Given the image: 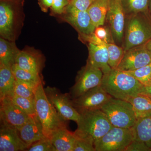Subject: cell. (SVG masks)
<instances>
[{"label": "cell", "instance_id": "obj_1", "mask_svg": "<svg viewBox=\"0 0 151 151\" xmlns=\"http://www.w3.org/2000/svg\"><path fill=\"white\" fill-rule=\"evenodd\" d=\"M101 86L111 97L126 101L142 92L144 88L132 76L117 69L103 74Z\"/></svg>", "mask_w": 151, "mask_h": 151}, {"label": "cell", "instance_id": "obj_2", "mask_svg": "<svg viewBox=\"0 0 151 151\" xmlns=\"http://www.w3.org/2000/svg\"><path fill=\"white\" fill-rule=\"evenodd\" d=\"M151 39V16L148 11L127 16L122 47L126 51L145 44Z\"/></svg>", "mask_w": 151, "mask_h": 151}, {"label": "cell", "instance_id": "obj_3", "mask_svg": "<svg viewBox=\"0 0 151 151\" xmlns=\"http://www.w3.org/2000/svg\"><path fill=\"white\" fill-rule=\"evenodd\" d=\"M35 99L36 112L42 125L45 137L50 138L55 130L66 127L67 121L59 115L50 102L45 92L42 83L36 89Z\"/></svg>", "mask_w": 151, "mask_h": 151}, {"label": "cell", "instance_id": "obj_4", "mask_svg": "<svg viewBox=\"0 0 151 151\" xmlns=\"http://www.w3.org/2000/svg\"><path fill=\"white\" fill-rule=\"evenodd\" d=\"M79 113L80 117L76 123L77 129L74 132L76 136L92 138L95 143L113 127L101 109Z\"/></svg>", "mask_w": 151, "mask_h": 151}, {"label": "cell", "instance_id": "obj_5", "mask_svg": "<svg viewBox=\"0 0 151 151\" xmlns=\"http://www.w3.org/2000/svg\"><path fill=\"white\" fill-rule=\"evenodd\" d=\"M101 110L113 127L132 129L137 122L133 106L126 100L111 97Z\"/></svg>", "mask_w": 151, "mask_h": 151}, {"label": "cell", "instance_id": "obj_6", "mask_svg": "<svg viewBox=\"0 0 151 151\" xmlns=\"http://www.w3.org/2000/svg\"><path fill=\"white\" fill-rule=\"evenodd\" d=\"M135 139L133 129L113 127L94 143L95 151H126Z\"/></svg>", "mask_w": 151, "mask_h": 151}, {"label": "cell", "instance_id": "obj_7", "mask_svg": "<svg viewBox=\"0 0 151 151\" xmlns=\"http://www.w3.org/2000/svg\"><path fill=\"white\" fill-rule=\"evenodd\" d=\"M103 73L100 68L94 67L87 61L86 65L78 71L75 83L69 93L71 99L77 98L88 90L100 86Z\"/></svg>", "mask_w": 151, "mask_h": 151}, {"label": "cell", "instance_id": "obj_8", "mask_svg": "<svg viewBox=\"0 0 151 151\" xmlns=\"http://www.w3.org/2000/svg\"><path fill=\"white\" fill-rule=\"evenodd\" d=\"M22 0H1L0 34L1 37L14 41L17 9L22 5Z\"/></svg>", "mask_w": 151, "mask_h": 151}, {"label": "cell", "instance_id": "obj_9", "mask_svg": "<svg viewBox=\"0 0 151 151\" xmlns=\"http://www.w3.org/2000/svg\"><path fill=\"white\" fill-rule=\"evenodd\" d=\"M125 14L121 0H110L106 21L113 42L122 47L126 24Z\"/></svg>", "mask_w": 151, "mask_h": 151}, {"label": "cell", "instance_id": "obj_10", "mask_svg": "<svg viewBox=\"0 0 151 151\" xmlns=\"http://www.w3.org/2000/svg\"><path fill=\"white\" fill-rule=\"evenodd\" d=\"M44 90L50 102L64 120L78 122L80 113L73 106L70 94H63L59 89L51 86H47Z\"/></svg>", "mask_w": 151, "mask_h": 151}, {"label": "cell", "instance_id": "obj_11", "mask_svg": "<svg viewBox=\"0 0 151 151\" xmlns=\"http://www.w3.org/2000/svg\"><path fill=\"white\" fill-rule=\"evenodd\" d=\"M111 97L100 85L88 90L77 98L72 99V102L73 106L79 113L85 111L100 110Z\"/></svg>", "mask_w": 151, "mask_h": 151}, {"label": "cell", "instance_id": "obj_12", "mask_svg": "<svg viewBox=\"0 0 151 151\" xmlns=\"http://www.w3.org/2000/svg\"><path fill=\"white\" fill-rule=\"evenodd\" d=\"M151 63V52L145 44L129 49L125 53L117 69L130 71L138 69Z\"/></svg>", "mask_w": 151, "mask_h": 151}, {"label": "cell", "instance_id": "obj_13", "mask_svg": "<svg viewBox=\"0 0 151 151\" xmlns=\"http://www.w3.org/2000/svg\"><path fill=\"white\" fill-rule=\"evenodd\" d=\"M63 18L79 32L80 35L92 34L96 27L87 11H81L68 4L65 8Z\"/></svg>", "mask_w": 151, "mask_h": 151}, {"label": "cell", "instance_id": "obj_14", "mask_svg": "<svg viewBox=\"0 0 151 151\" xmlns=\"http://www.w3.org/2000/svg\"><path fill=\"white\" fill-rule=\"evenodd\" d=\"M30 118L14 103L9 97L1 100L0 121L18 130Z\"/></svg>", "mask_w": 151, "mask_h": 151}, {"label": "cell", "instance_id": "obj_15", "mask_svg": "<svg viewBox=\"0 0 151 151\" xmlns=\"http://www.w3.org/2000/svg\"><path fill=\"white\" fill-rule=\"evenodd\" d=\"M28 147L22 140L17 129L1 122L0 151H26Z\"/></svg>", "mask_w": 151, "mask_h": 151}, {"label": "cell", "instance_id": "obj_16", "mask_svg": "<svg viewBox=\"0 0 151 151\" xmlns=\"http://www.w3.org/2000/svg\"><path fill=\"white\" fill-rule=\"evenodd\" d=\"M17 131L22 140L29 147L45 137L37 115L30 117L29 120Z\"/></svg>", "mask_w": 151, "mask_h": 151}, {"label": "cell", "instance_id": "obj_17", "mask_svg": "<svg viewBox=\"0 0 151 151\" xmlns=\"http://www.w3.org/2000/svg\"><path fill=\"white\" fill-rule=\"evenodd\" d=\"M104 42H89V58L87 61L94 67L100 68L103 74H105L110 72L112 68L108 63V52Z\"/></svg>", "mask_w": 151, "mask_h": 151}, {"label": "cell", "instance_id": "obj_18", "mask_svg": "<svg viewBox=\"0 0 151 151\" xmlns=\"http://www.w3.org/2000/svg\"><path fill=\"white\" fill-rule=\"evenodd\" d=\"M50 139L56 151H73L76 137L74 132H70L66 127L55 130Z\"/></svg>", "mask_w": 151, "mask_h": 151}, {"label": "cell", "instance_id": "obj_19", "mask_svg": "<svg viewBox=\"0 0 151 151\" xmlns=\"http://www.w3.org/2000/svg\"><path fill=\"white\" fill-rule=\"evenodd\" d=\"M15 64L22 69L40 75L43 66V61L39 55L22 50L20 51Z\"/></svg>", "mask_w": 151, "mask_h": 151}, {"label": "cell", "instance_id": "obj_20", "mask_svg": "<svg viewBox=\"0 0 151 151\" xmlns=\"http://www.w3.org/2000/svg\"><path fill=\"white\" fill-rule=\"evenodd\" d=\"M127 101L133 106L137 120L151 115V96L149 94L141 92Z\"/></svg>", "mask_w": 151, "mask_h": 151}, {"label": "cell", "instance_id": "obj_21", "mask_svg": "<svg viewBox=\"0 0 151 151\" xmlns=\"http://www.w3.org/2000/svg\"><path fill=\"white\" fill-rule=\"evenodd\" d=\"M16 78L12 68L0 64V100L14 95V87Z\"/></svg>", "mask_w": 151, "mask_h": 151}, {"label": "cell", "instance_id": "obj_22", "mask_svg": "<svg viewBox=\"0 0 151 151\" xmlns=\"http://www.w3.org/2000/svg\"><path fill=\"white\" fill-rule=\"evenodd\" d=\"M20 50L13 41L0 38V64L12 68L15 64Z\"/></svg>", "mask_w": 151, "mask_h": 151}, {"label": "cell", "instance_id": "obj_23", "mask_svg": "<svg viewBox=\"0 0 151 151\" xmlns=\"http://www.w3.org/2000/svg\"><path fill=\"white\" fill-rule=\"evenodd\" d=\"M110 0H94L87 9L95 27L105 24Z\"/></svg>", "mask_w": 151, "mask_h": 151}, {"label": "cell", "instance_id": "obj_24", "mask_svg": "<svg viewBox=\"0 0 151 151\" xmlns=\"http://www.w3.org/2000/svg\"><path fill=\"white\" fill-rule=\"evenodd\" d=\"M132 129L135 139L145 143L151 151V115L137 120Z\"/></svg>", "mask_w": 151, "mask_h": 151}, {"label": "cell", "instance_id": "obj_25", "mask_svg": "<svg viewBox=\"0 0 151 151\" xmlns=\"http://www.w3.org/2000/svg\"><path fill=\"white\" fill-rule=\"evenodd\" d=\"M12 70L16 79L28 83L34 88L42 83L40 75L22 69L16 64L12 66Z\"/></svg>", "mask_w": 151, "mask_h": 151}, {"label": "cell", "instance_id": "obj_26", "mask_svg": "<svg viewBox=\"0 0 151 151\" xmlns=\"http://www.w3.org/2000/svg\"><path fill=\"white\" fill-rule=\"evenodd\" d=\"M108 54V63L112 69H117L125 53L122 47L114 42H104Z\"/></svg>", "mask_w": 151, "mask_h": 151}, {"label": "cell", "instance_id": "obj_27", "mask_svg": "<svg viewBox=\"0 0 151 151\" xmlns=\"http://www.w3.org/2000/svg\"><path fill=\"white\" fill-rule=\"evenodd\" d=\"M121 1L126 16L148 11L149 0H121Z\"/></svg>", "mask_w": 151, "mask_h": 151}, {"label": "cell", "instance_id": "obj_28", "mask_svg": "<svg viewBox=\"0 0 151 151\" xmlns=\"http://www.w3.org/2000/svg\"><path fill=\"white\" fill-rule=\"evenodd\" d=\"M10 98L13 103L21 109L29 117L36 116L35 99L20 97L15 94L12 97Z\"/></svg>", "mask_w": 151, "mask_h": 151}, {"label": "cell", "instance_id": "obj_29", "mask_svg": "<svg viewBox=\"0 0 151 151\" xmlns=\"http://www.w3.org/2000/svg\"><path fill=\"white\" fill-rule=\"evenodd\" d=\"M36 88L29 84L20 80L16 79L14 84V94L25 98L35 99Z\"/></svg>", "mask_w": 151, "mask_h": 151}, {"label": "cell", "instance_id": "obj_30", "mask_svg": "<svg viewBox=\"0 0 151 151\" xmlns=\"http://www.w3.org/2000/svg\"><path fill=\"white\" fill-rule=\"evenodd\" d=\"M125 72L137 79L144 86H146L151 81V63L136 70Z\"/></svg>", "mask_w": 151, "mask_h": 151}, {"label": "cell", "instance_id": "obj_31", "mask_svg": "<svg viewBox=\"0 0 151 151\" xmlns=\"http://www.w3.org/2000/svg\"><path fill=\"white\" fill-rule=\"evenodd\" d=\"M73 151H95L94 141L92 138L76 135Z\"/></svg>", "mask_w": 151, "mask_h": 151}, {"label": "cell", "instance_id": "obj_32", "mask_svg": "<svg viewBox=\"0 0 151 151\" xmlns=\"http://www.w3.org/2000/svg\"><path fill=\"white\" fill-rule=\"evenodd\" d=\"M27 151H56L49 138L45 137L37 141L29 147Z\"/></svg>", "mask_w": 151, "mask_h": 151}, {"label": "cell", "instance_id": "obj_33", "mask_svg": "<svg viewBox=\"0 0 151 151\" xmlns=\"http://www.w3.org/2000/svg\"><path fill=\"white\" fill-rule=\"evenodd\" d=\"M69 4V0H53L51 7L52 11L54 14H62Z\"/></svg>", "mask_w": 151, "mask_h": 151}, {"label": "cell", "instance_id": "obj_34", "mask_svg": "<svg viewBox=\"0 0 151 151\" xmlns=\"http://www.w3.org/2000/svg\"><path fill=\"white\" fill-rule=\"evenodd\" d=\"M94 0H69V4L81 11H87Z\"/></svg>", "mask_w": 151, "mask_h": 151}, {"label": "cell", "instance_id": "obj_35", "mask_svg": "<svg viewBox=\"0 0 151 151\" xmlns=\"http://www.w3.org/2000/svg\"><path fill=\"white\" fill-rule=\"evenodd\" d=\"M151 151L145 143L140 141L134 140L129 146L126 151Z\"/></svg>", "mask_w": 151, "mask_h": 151}, {"label": "cell", "instance_id": "obj_36", "mask_svg": "<svg viewBox=\"0 0 151 151\" xmlns=\"http://www.w3.org/2000/svg\"><path fill=\"white\" fill-rule=\"evenodd\" d=\"M94 33L97 37L105 42H109L108 38V31L106 28L103 26L98 27L96 28Z\"/></svg>", "mask_w": 151, "mask_h": 151}, {"label": "cell", "instance_id": "obj_37", "mask_svg": "<svg viewBox=\"0 0 151 151\" xmlns=\"http://www.w3.org/2000/svg\"><path fill=\"white\" fill-rule=\"evenodd\" d=\"M40 6L43 11H46L48 8H51L53 0H38Z\"/></svg>", "mask_w": 151, "mask_h": 151}, {"label": "cell", "instance_id": "obj_38", "mask_svg": "<svg viewBox=\"0 0 151 151\" xmlns=\"http://www.w3.org/2000/svg\"><path fill=\"white\" fill-rule=\"evenodd\" d=\"M142 92L145 93L151 96V81L148 85L144 86V89Z\"/></svg>", "mask_w": 151, "mask_h": 151}, {"label": "cell", "instance_id": "obj_39", "mask_svg": "<svg viewBox=\"0 0 151 151\" xmlns=\"http://www.w3.org/2000/svg\"><path fill=\"white\" fill-rule=\"evenodd\" d=\"M146 47L151 52V39L145 44Z\"/></svg>", "mask_w": 151, "mask_h": 151}, {"label": "cell", "instance_id": "obj_40", "mask_svg": "<svg viewBox=\"0 0 151 151\" xmlns=\"http://www.w3.org/2000/svg\"><path fill=\"white\" fill-rule=\"evenodd\" d=\"M148 11L149 13L151 16V0H149Z\"/></svg>", "mask_w": 151, "mask_h": 151}, {"label": "cell", "instance_id": "obj_41", "mask_svg": "<svg viewBox=\"0 0 151 151\" xmlns=\"http://www.w3.org/2000/svg\"><path fill=\"white\" fill-rule=\"evenodd\" d=\"M22 1H23V0H22Z\"/></svg>", "mask_w": 151, "mask_h": 151}]
</instances>
